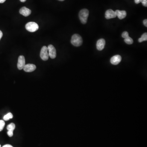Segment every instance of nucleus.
Segmentation results:
<instances>
[{"instance_id": "5", "label": "nucleus", "mask_w": 147, "mask_h": 147, "mask_svg": "<svg viewBox=\"0 0 147 147\" xmlns=\"http://www.w3.org/2000/svg\"><path fill=\"white\" fill-rule=\"evenodd\" d=\"M48 49V55L51 58L54 59L56 56V49L52 45H50L47 47Z\"/></svg>"}, {"instance_id": "20", "label": "nucleus", "mask_w": 147, "mask_h": 147, "mask_svg": "<svg viewBox=\"0 0 147 147\" xmlns=\"http://www.w3.org/2000/svg\"><path fill=\"white\" fill-rule=\"evenodd\" d=\"M8 135L9 136V137H12L13 135V131H8V132H7Z\"/></svg>"}, {"instance_id": "23", "label": "nucleus", "mask_w": 147, "mask_h": 147, "mask_svg": "<svg viewBox=\"0 0 147 147\" xmlns=\"http://www.w3.org/2000/svg\"><path fill=\"white\" fill-rule=\"evenodd\" d=\"M140 0H134V1H135V3H136V4H138L140 3H141Z\"/></svg>"}, {"instance_id": "4", "label": "nucleus", "mask_w": 147, "mask_h": 147, "mask_svg": "<svg viewBox=\"0 0 147 147\" xmlns=\"http://www.w3.org/2000/svg\"><path fill=\"white\" fill-rule=\"evenodd\" d=\"M40 57L43 61H47L49 58L48 49L46 46L42 47L40 53Z\"/></svg>"}, {"instance_id": "11", "label": "nucleus", "mask_w": 147, "mask_h": 147, "mask_svg": "<svg viewBox=\"0 0 147 147\" xmlns=\"http://www.w3.org/2000/svg\"><path fill=\"white\" fill-rule=\"evenodd\" d=\"M19 13L24 17H28L31 14V11L28 8L23 7L19 10Z\"/></svg>"}, {"instance_id": "10", "label": "nucleus", "mask_w": 147, "mask_h": 147, "mask_svg": "<svg viewBox=\"0 0 147 147\" xmlns=\"http://www.w3.org/2000/svg\"><path fill=\"white\" fill-rule=\"evenodd\" d=\"M105 45V41L103 38L99 40L96 43V48L99 51H101L104 49Z\"/></svg>"}, {"instance_id": "25", "label": "nucleus", "mask_w": 147, "mask_h": 147, "mask_svg": "<svg viewBox=\"0 0 147 147\" xmlns=\"http://www.w3.org/2000/svg\"><path fill=\"white\" fill-rule=\"evenodd\" d=\"M6 1V0H0V3H3Z\"/></svg>"}, {"instance_id": "2", "label": "nucleus", "mask_w": 147, "mask_h": 147, "mask_svg": "<svg viewBox=\"0 0 147 147\" xmlns=\"http://www.w3.org/2000/svg\"><path fill=\"white\" fill-rule=\"evenodd\" d=\"M71 42L74 46L76 47H79L82 44V38L79 34H74L72 37Z\"/></svg>"}, {"instance_id": "7", "label": "nucleus", "mask_w": 147, "mask_h": 147, "mask_svg": "<svg viewBox=\"0 0 147 147\" xmlns=\"http://www.w3.org/2000/svg\"><path fill=\"white\" fill-rule=\"evenodd\" d=\"M117 15L115 11H114L111 9H109L107 10L105 12V17L106 19H109L116 17Z\"/></svg>"}, {"instance_id": "24", "label": "nucleus", "mask_w": 147, "mask_h": 147, "mask_svg": "<svg viewBox=\"0 0 147 147\" xmlns=\"http://www.w3.org/2000/svg\"><path fill=\"white\" fill-rule=\"evenodd\" d=\"M3 33H2L1 31L0 30V40L1 38H2V37H3Z\"/></svg>"}, {"instance_id": "16", "label": "nucleus", "mask_w": 147, "mask_h": 147, "mask_svg": "<svg viewBox=\"0 0 147 147\" xmlns=\"http://www.w3.org/2000/svg\"><path fill=\"white\" fill-rule=\"evenodd\" d=\"M124 41L128 44H132L133 43V40L131 37H128L124 39Z\"/></svg>"}, {"instance_id": "21", "label": "nucleus", "mask_w": 147, "mask_h": 147, "mask_svg": "<svg viewBox=\"0 0 147 147\" xmlns=\"http://www.w3.org/2000/svg\"><path fill=\"white\" fill-rule=\"evenodd\" d=\"M143 23L146 27H147V19H145L144 20H143Z\"/></svg>"}, {"instance_id": "26", "label": "nucleus", "mask_w": 147, "mask_h": 147, "mask_svg": "<svg viewBox=\"0 0 147 147\" xmlns=\"http://www.w3.org/2000/svg\"><path fill=\"white\" fill-rule=\"evenodd\" d=\"M20 0L21 2H26V0Z\"/></svg>"}, {"instance_id": "15", "label": "nucleus", "mask_w": 147, "mask_h": 147, "mask_svg": "<svg viewBox=\"0 0 147 147\" xmlns=\"http://www.w3.org/2000/svg\"><path fill=\"white\" fill-rule=\"evenodd\" d=\"M15 128V125L14 123H11L8 125L7 128V129L8 131H13L14 130Z\"/></svg>"}, {"instance_id": "22", "label": "nucleus", "mask_w": 147, "mask_h": 147, "mask_svg": "<svg viewBox=\"0 0 147 147\" xmlns=\"http://www.w3.org/2000/svg\"><path fill=\"white\" fill-rule=\"evenodd\" d=\"M3 147H13L12 146L9 144H7L3 146Z\"/></svg>"}, {"instance_id": "8", "label": "nucleus", "mask_w": 147, "mask_h": 147, "mask_svg": "<svg viewBox=\"0 0 147 147\" xmlns=\"http://www.w3.org/2000/svg\"><path fill=\"white\" fill-rule=\"evenodd\" d=\"M122 58L119 55H116L113 56L110 59V62L114 65H118L121 61Z\"/></svg>"}, {"instance_id": "1", "label": "nucleus", "mask_w": 147, "mask_h": 147, "mask_svg": "<svg viewBox=\"0 0 147 147\" xmlns=\"http://www.w3.org/2000/svg\"><path fill=\"white\" fill-rule=\"evenodd\" d=\"M89 11L86 9H81L79 13V17L80 20L83 24L86 23L89 16Z\"/></svg>"}, {"instance_id": "9", "label": "nucleus", "mask_w": 147, "mask_h": 147, "mask_svg": "<svg viewBox=\"0 0 147 147\" xmlns=\"http://www.w3.org/2000/svg\"><path fill=\"white\" fill-rule=\"evenodd\" d=\"M36 66L34 64H28L25 65L23 69L26 72H31L34 71L36 69Z\"/></svg>"}, {"instance_id": "28", "label": "nucleus", "mask_w": 147, "mask_h": 147, "mask_svg": "<svg viewBox=\"0 0 147 147\" xmlns=\"http://www.w3.org/2000/svg\"><path fill=\"white\" fill-rule=\"evenodd\" d=\"M0 147H1V146H0Z\"/></svg>"}, {"instance_id": "6", "label": "nucleus", "mask_w": 147, "mask_h": 147, "mask_svg": "<svg viewBox=\"0 0 147 147\" xmlns=\"http://www.w3.org/2000/svg\"><path fill=\"white\" fill-rule=\"evenodd\" d=\"M26 65V61L25 57L23 56H20L18 58L17 67L18 70H21L23 69L24 66Z\"/></svg>"}, {"instance_id": "12", "label": "nucleus", "mask_w": 147, "mask_h": 147, "mask_svg": "<svg viewBox=\"0 0 147 147\" xmlns=\"http://www.w3.org/2000/svg\"><path fill=\"white\" fill-rule=\"evenodd\" d=\"M115 13L117 15V17H118V18L120 19L124 18L127 15L126 11L124 10L120 11V10H117L115 11Z\"/></svg>"}, {"instance_id": "27", "label": "nucleus", "mask_w": 147, "mask_h": 147, "mask_svg": "<svg viewBox=\"0 0 147 147\" xmlns=\"http://www.w3.org/2000/svg\"><path fill=\"white\" fill-rule=\"evenodd\" d=\"M58 0L61 1H64V0Z\"/></svg>"}, {"instance_id": "18", "label": "nucleus", "mask_w": 147, "mask_h": 147, "mask_svg": "<svg viewBox=\"0 0 147 147\" xmlns=\"http://www.w3.org/2000/svg\"><path fill=\"white\" fill-rule=\"evenodd\" d=\"M129 37V34L127 32H124L122 34V37L123 38H126Z\"/></svg>"}, {"instance_id": "17", "label": "nucleus", "mask_w": 147, "mask_h": 147, "mask_svg": "<svg viewBox=\"0 0 147 147\" xmlns=\"http://www.w3.org/2000/svg\"><path fill=\"white\" fill-rule=\"evenodd\" d=\"M5 126V122L3 120H0V132L3 130Z\"/></svg>"}, {"instance_id": "14", "label": "nucleus", "mask_w": 147, "mask_h": 147, "mask_svg": "<svg viewBox=\"0 0 147 147\" xmlns=\"http://www.w3.org/2000/svg\"><path fill=\"white\" fill-rule=\"evenodd\" d=\"M147 40V33H145L142 35L140 38L138 40V42L140 43L143 42L144 41H146Z\"/></svg>"}, {"instance_id": "13", "label": "nucleus", "mask_w": 147, "mask_h": 147, "mask_svg": "<svg viewBox=\"0 0 147 147\" xmlns=\"http://www.w3.org/2000/svg\"><path fill=\"white\" fill-rule=\"evenodd\" d=\"M13 117V114L9 112L6 114L5 116H4V117H3V120L5 121H7V120H9L10 119H12Z\"/></svg>"}, {"instance_id": "19", "label": "nucleus", "mask_w": 147, "mask_h": 147, "mask_svg": "<svg viewBox=\"0 0 147 147\" xmlns=\"http://www.w3.org/2000/svg\"><path fill=\"white\" fill-rule=\"evenodd\" d=\"M140 2L142 3V4H143V5L144 6L147 7V0H140Z\"/></svg>"}, {"instance_id": "3", "label": "nucleus", "mask_w": 147, "mask_h": 147, "mask_svg": "<svg viewBox=\"0 0 147 147\" xmlns=\"http://www.w3.org/2000/svg\"><path fill=\"white\" fill-rule=\"evenodd\" d=\"M38 25L35 22H30L26 24V29L31 32H34L37 31L38 29Z\"/></svg>"}]
</instances>
